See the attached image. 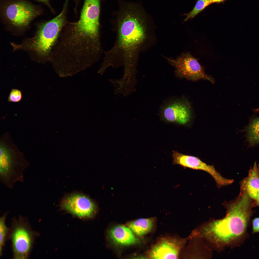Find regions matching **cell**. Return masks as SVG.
I'll list each match as a JSON object with an SVG mask.
<instances>
[{"instance_id":"obj_6","label":"cell","mask_w":259,"mask_h":259,"mask_svg":"<svg viewBox=\"0 0 259 259\" xmlns=\"http://www.w3.org/2000/svg\"><path fill=\"white\" fill-rule=\"evenodd\" d=\"M167 59L175 67L176 75L179 77L193 81L202 79L214 82L213 78L205 73L197 59L190 53H183L175 59Z\"/></svg>"},{"instance_id":"obj_19","label":"cell","mask_w":259,"mask_h":259,"mask_svg":"<svg viewBox=\"0 0 259 259\" xmlns=\"http://www.w3.org/2000/svg\"><path fill=\"white\" fill-rule=\"evenodd\" d=\"M253 231L255 232H259V218L254 219L253 222Z\"/></svg>"},{"instance_id":"obj_10","label":"cell","mask_w":259,"mask_h":259,"mask_svg":"<svg viewBox=\"0 0 259 259\" xmlns=\"http://www.w3.org/2000/svg\"><path fill=\"white\" fill-rule=\"evenodd\" d=\"M100 0H85L79 20L74 25L78 27L99 30Z\"/></svg>"},{"instance_id":"obj_9","label":"cell","mask_w":259,"mask_h":259,"mask_svg":"<svg viewBox=\"0 0 259 259\" xmlns=\"http://www.w3.org/2000/svg\"><path fill=\"white\" fill-rule=\"evenodd\" d=\"M61 205L64 209L81 218L92 217L96 210L95 204L88 196L81 194H75L64 198Z\"/></svg>"},{"instance_id":"obj_18","label":"cell","mask_w":259,"mask_h":259,"mask_svg":"<svg viewBox=\"0 0 259 259\" xmlns=\"http://www.w3.org/2000/svg\"><path fill=\"white\" fill-rule=\"evenodd\" d=\"M22 97V93L20 90L17 89H12L8 97V101L10 102H18L21 100Z\"/></svg>"},{"instance_id":"obj_14","label":"cell","mask_w":259,"mask_h":259,"mask_svg":"<svg viewBox=\"0 0 259 259\" xmlns=\"http://www.w3.org/2000/svg\"><path fill=\"white\" fill-rule=\"evenodd\" d=\"M257 165L255 163L247 179L245 191L250 198L255 200L259 190V174Z\"/></svg>"},{"instance_id":"obj_2","label":"cell","mask_w":259,"mask_h":259,"mask_svg":"<svg viewBox=\"0 0 259 259\" xmlns=\"http://www.w3.org/2000/svg\"><path fill=\"white\" fill-rule=\"evenodd\" d=\"M250 198L244 194L230 204L224 218L209 223L202 230L205 237L217 243L225 244L238 238L244 232L250 216Z\"/></svg>"},{"instance_id":"obj_8","label":"cell","mask_w":259,"mask_h":259,"mask_svg":"<svg viewBox=\"0 0 259 259\" xmlns=\"http://www.w3.org/2000/svg\"><path fill=\"white\" fill-rule=\"evenodd\" d=\"M40 12L34 6L25 1L14 2L9 5L5 10L7 19L12 25L21 28L27 26Z\"/></svg>"},{"instance_id":"obj_3","label":"cell","mask_w":259,"mask_h":259,"mask_svg":"<svg viewBox=\"0 0 259 259\" xmlns=\"http://www.w3.org/2000/svg\"><path fill=\"white\" fill-rule=\"evenodd\" d=\"M66 4L65 2L62 11L58 15L39 25L33 37L21 44H12L14 49L32 52L40 57H48L65 23Z\"/></svg>"},{"instance_id":"obj_4","label":"cell","mask_w":259,"mask_h":259,"mask_svg":"<svg viewBox=\"0 0 259 259\" xmlns=\"http://www.w3.org/2000/svg\"><path fill=\"white\" fill-rule=\"evenodd\" d=\"M0 181L8 188L12 189L17 181H24V170L29 165L23 158L11 153L4 143L0 145Z\"/></svg>"},{"instance_id":"obj_16","label":"cell","mask_w":259,"mask_h":259,"mask_svg":"<svg viewBox=\"0 0 259 259\" xmlns=\"http://www.w3.org/2000/svg\"><path fill=\"white\" fill-rule=\"evenodd\" d=\"M211 4L209 0H197L195 5L190 12L184 15L186 16L184 22L194 18L205 8Z\"/></svg>"},{"instance_id":"obj_17","label":"cell","mask_w":259,"mask_h":259,"mask_svg":"<svg viewBox=\"0 0 259 259\" xmlns=\"http://www.w3.org/2000/svg\"><path fill=\"white\" fill-rule=\"evenodd\" d=\"M6 213L0 217V254L1 255L2 249L8 235L9 229L5 223Z\"/></svg>"},{"instance_id":"obj_13","label":"cell","mask_w":259,"mask_h":259,"mask_svg":"<svg viewBox=\"0 0 259 259\" xmlns=\"http://www.w3.org/2000/svg\"><path fill=\"white\" fill-rule=\"evenodd\" d=\"M125 225L137 236H141L150 231L153 225V222L151 219L141 218L129 221Z\"/></svg>"},{"instance_id":"obj_12","label":"cell","mask_w":259,"mask_h":259,"mask_svg":"<svg viewBox=\"0 0 259 259\" xmlns=\"http://www.w3.org/2000/svg\"><path fill=\"white\" fill-rule=\"evenodd\" d=\"M174 241L165 239L154 246L150 250L149 255L154 259H177L180 247Z\"/></svg>"},{"instance_id":"obj_15","label":"cell","mask_w":259,"mask_h":259,"mask_svg":"<svg viewBox=\"0 0 259 259\" xmlns=\"http://www.w3.org/2000/svg\"><path fill=\"white\" fill-rule=\"evenodd\" d=\"M247 140L250 144L259 143V117L252 121L248 128Z\"/></svg>"},{"instance_id":"obj_22","label":"cell","mask_w":259,"mask_h":259,"mask_svg":"<svg viewBox=\"0 0 259 259\" xmlns=\"http://www.w3.org/2000/svg\"><path fill=\"white\" fill-rule=\"evenodd\" d=\"M39 2H41L44 3H47L48 2V0H36Z\"/></svg>"},{"instance_id":"obj_1","label":"cell","mask_w":259,"mask_h":259,"mask_svg":"<svg viewBox=\"0 0 259 259\" xmlns=\"http://www.w3.org/2000/svg\"><path fill=\"white\" fill-rule=\"evenodd\" d=\"M136 10L128 7L118 17L114 28V45L104 52L100 67L103 70L110 66L116 68L122 66L124 73H136L139 55L147 37L146 18Z\"/></svg>"},{"instance_id":"obj_21","label":"cell","mask_w":259,"mask_h":259,"mask_svg":"<svg viewBox=\"0 0 259 259\" xmlns=\"http://www.w3.org/2000/svg\"><path fill=\"white\" fill-rule=\"evenodd\" d=\"M255 200H256L257 204L259 205V190L257 193L256 197Z\"/></svg>"},{"instance_id":"obj_11","label":"cell","mask_w":259,"mask_h":259,"mask_svg":"<svg viewBox=\"0 0 259 259\" xmlns=\"http://www.w3.org/2000/svg\"><path fill=\"white\" fill-rule=\"evenodd\" d=\"M107 236L114 244L120 246H127L138 244L140 239L128 227L121 225H115L107 232Z\"/></svg>"},{"instance_id":"obj_7","label":"cell","mask_w":259,"mask_h":259,"mask_svg":"<svg viewBox=\"0 0 259 259\" xmlns=\"http://www.w3.org/2000/svg\"><path fill=\"white\" fill-rule=\"evenodd\" d=\"M191 113L190 104L184 98L166 102L162 106L160 111V117L164 121L182 125L189 122Z\"/></svg>"},{"instance_id":"obj_5","label":"cell","mask_w":259,"mask_h":259,"mask_svg":"<svg viewBox=\"0 0 259 259\" xmlns=\"http://www.w3.org/2000/svg\"><path fill=\"white\" fill-rule=\"evenodd\" d=\"M13 224L11 238L14 258L27 259L32 247L35 233L23 219L16 221Z\"/></svg>"},{"instance_id":"obj_20","label":"cell","mask_w":259,"mask_h":259,"mask_svg":"<svg viewBox=\"0 0 259 259\" xmlns=\"http://www.w3.org/2000/svg\"><path fill=\"white\" fill-rule=\"evenodd\" d=\"M211 4L213 3H219L222 2L225 0H209Z\"/></svg>"}]
</instances>
